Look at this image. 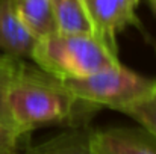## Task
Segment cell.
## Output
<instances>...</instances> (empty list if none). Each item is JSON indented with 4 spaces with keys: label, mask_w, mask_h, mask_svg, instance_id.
I'll return each instance as SVG.
<instances>
[{
    "label": "cell",
    "mask_w": 156,
    "mask_h": 154,
    "mask_svg": "<svg viewBox=\"0 0 156 154\" xmlns=\"http://www.w3.org/2000/svg\"><path fill=\"white\" fill-rule=\"evenodd\" d=\"M6 104L15 128L24 135L49 124L87 127L93 112L97 109L79 100L64 80L23 60L18 62L11 74Z\"/></svg>",
    "instance_id": "obj_1"
},
{
    "label": "cell",
    "mask_w": 156,
    "mask_h": 154,
    "mask_svg": "<svg viewBox=\"0 0 156 154\" xmlns=\"http://www.w3.org/2000/svg\"><path fill=\"white\" fill-rule=\"evenodd\" d=\"M140 0H85L94 38L118 57L117 35L130 24H138Z\"/></svg>",
    "instance_id": "obj_4"
},
{
    "label": "cell",
    "mask_w": 156,
    "mask_h": 154,
    "mask_svg": "<svg viewBox=\"0 0 156 154\" xmlns=\"http://www.w3.org/2000/svg\"><path fill=\"white\" fill-rule=\"evenodd\" d=\"M149 3L152 5V8H153V11L156 12V0H149Z\"/></svg>",
    "instance_id": "obj_14"
},
{
    "label": "cell",
    "mask_w": 156,
    "mask_h": 154,
    "mask_svg": "<svg viewBox=\"0 0 156 154\" xmlns=\"http://www.w3.org/2000/svg\"><path fill=\"white\" fill-rule=\"evenodd\" d=\"M26 135L0 124V154H20V145Z\"/></svg>",
    "instance_id": "obj_11"
},
{
    "label": "cell",
    "mask_w": 156,
    "mask_h": 154,
    "mask_svg": "<svg viewBox=\"0 0 156 154\" xmlns=\"http://www.w3.org/2000/svg\"><path fill=\"white\" fill-rule=\"evenodd\" d=\"M64 83L79 100L118 112L149 97L156 89L155 79L136 74L121 63L85 77L64 80Z\"/></svg>",
    "instance_id": "obj_3"
},
{
    "label": "cell",
    "mask_w": 156,
    "mask_h": 154,
    "mask_svg": "<svg viewBox=\"0 0 156 154\" xmlns=\"http://www.w3.org/2000/svg\"><path fill=\"white\" fill-rule=\"evenodd\" d=\"M20 59L17 57H12L9 54H5V53H0V71H11L17 67Z\"/></svg>",
    "instance_id": "obj_13"
},
{
    "label": "cell",
    "mask_w": 156,
    "mask_h": 154,
    "mask_svg": "<svg viewBox=\"0 0 156 154\" xmlns=\"http://www.w3.org/2000/svg\"><path fill=\"white\" fill-rule=\"evenodd\" d=\"M52 6L58 33L93 35V24L85 0H52Z\"/></svg>",
    "instance_id": "obj_8"
},
{
    "label": "cell",
    "mask_w": 156,
    "mask_h": 154,
    "mask_svg": "<svg viewBox=\"0 0 156 154\" xmlns=\"http://www.w3.org/2000/svg\"><path fill=\"white\" fill-rule=\"evenodd\" d=\"M26 154H93L90 150V130L87 127H71V130L29 148Z\"/></svg>",
    "instance_id": "obj_9"
},
{
    "label": "cell",
    "mask_w": 156,
    "mask_h": 154,
    "mask_svg": "<svg viewBox=\"0 0 156 154\" xmlns=\"http://www.w3.org/2000/svg\"><path fill=\"white\" fill-rule=\"evenodd\" d=\"M37 39L21 23L12 0H0V51L12 57H30Z\"/></svg>",
    "instance_id": "obj_6"
},
{
    "label": "cell",
    "mask_w": 156,
    "mask_h": 154,
    "mask_svg": "<svg viewBox=\"0 0 156 154\" xmlns=\"http://www.w3.org/2000/svg\"><path fill=\"white\" fill-rule=\"evenodd\" d=\"M14 70H11V71H0V124L6 125V127H11V128H15V125L12 122V118L9 115V109H8V104H6V91H8V83H9V79H11V74L14 73Z\"/></svg>",
    "instance_id": "obj_12"
},
{
    "label": "cell",
    "mask_w": 156,
    "mask_h": 154,
    "mask_svg": "<svg viewBox=\"0 0 156 154\" xmlns=\"http://www.w3.org/2000/svg\"><path fill=\"white\" fill-rule=\"evenodd\" d=\"M12 2L21 23L37 41L58 32L52 0H12Z\"/></svg>",
    "instance_id": "obj_7"
},
{
    "label": "cell",
    "mask_w": 156,
    "mask_h": 154,
    "mask_svg": "<svg viewBox=\"0 0 156 154\" xmlns=\"http://www.w3.org/2000/svg\"><path fill=\"white\" fill-rule=\"evenodd\" d=\"M30 59L59 80L85 77L120 63L93 35L53 33L37 41Z\"/></svg>",
    "instance_id": "obj_2"
},
{
    "label": "cell",
    "mask_w": 156,
    "mask_h": 154,
    "mask_svg": "<svg viewBox=\"0 0 156 154\" xmlns=\"http://www.w3.org/2000/svg\"><path fill=\"white\" fill-rule=\"evenodd\" d=\"M93 154H156V136L140 128L112 127L90 132Z\"/></svg>",
    "instance_id": "obj_5"
},
{
    "label": "cell",
    "mask_w": 156,
    "mask_h": 154,
    "mask_svg": "<svg viewBox=\"0 0 156 154\" xmlns=\"http://www.w3.org/2000/svg\"><path fill=\"white\" fill-rule=\"evenodd\" d=\"M120 112L133 118L144 130L156 136V89L149 97L121 109Z\"/></svg>",
    "instance_id": "obj_10"
}]
</instances>
